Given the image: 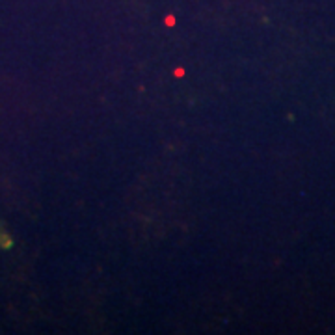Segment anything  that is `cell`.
<instances>
[{
	"label": "cell",
	"instance_id": "obj_1",
	"mask_svg": "<svg viewBox=\"0 0 335 335\" xmlns=\"http://www.w3.org/2000/svg\"><path fill=\"white\" fill-rule=\"evenodd\" d=\"M8 238H10V237H8V235H4V233H0V246H2V248H10V246H11V242H10V240H8Z\"/></svg>",
	"mask_w": 335,
	"mask_h": 335
}]
</instances>
